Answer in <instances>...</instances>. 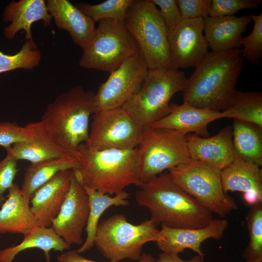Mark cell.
<instances>
[{
	"instance_id": "cell-40",
	"label": "cell",
	"mask_w": 262,
	"mask_h": 262,
	"mask_svg": "<svg viewBox=\"0 0 262 262\" xmlns=\"http://www.w3.org/2000/svg\"><path fill=\"white\" fill-rule=\"evenodd\" d=\"M156 262H204V258L198 255L192 257L191 259L184 260L181 259L179 255L169 254L162 253L159 255Z\"/></svg>"
},
{
	"instance_id": "cell-17",
	"label": "cell",
	"mask_w": 262,
	"mask_h": 262,
	"mask_svg": "<svg viewBox=\"0 0 262 262\" xmlns=\"http://www.w3.org/2000/svg\"><path fill=\"white\" fill-rule=\"evenodd\" d=\"M186 144L191 159L207 163L221 170L237 157L233 146L231 126L225 127L212 137L186 135Z\"/></svg>"
},
{
	"instance_id": "cell-31",
	"label": "cell",
	"mask_w": 262,
	"mask_h": 262,
	"mask_svg": "<svg viewBox=\"0 0 262 262\" xmlns=\"http://www.w3.org/2000/svg\"><path fill=\"white\" fill-rule=\"evenodd\" d=\"M133 0H107L97 4L80 2L75 5L95 22L111 19L124 22Z\"/></svg>"
},
{
	"instance_id": "cell-5",
	"label": "cell",
	"mask_w": 262,
	"mask_h": 262,
	"mask_svg": "<svg viewBox=\"0 0 262 262\" xmlns=\"http://www.w3.org/2000/svg\"><path fill=\"white\" fill-rule=\"evenodd\" d=\"M187 80L178 69H148L139 90L122 108L141 128L150 126L170 113L171 98L183 91Z\"/></svg>"
},
{
	"instance_id": "cell-33",
	"label": "cell",
	"mask_w": 262,
	"mask_h": 262,
	"mask_svg": "<svg viewBox=\"0 0 262 262\" xmlns=\"http://www.w3.org/2000/svg\"><path fill=\"white\" fill-rule=\"evenodd\" d=\"M40 121L31 122L24 126L16 122H0V146L7 149L16 143L26 141L36 137L43 130Z\"/></svg>"
},
{
	"instance_id": "cell-19",
	"label": "cell",
	"mask_w": 262,
	"mask_h": 262,
	"mask_svg": "<svg viewBox=\"0 0 262 262\" xmlns=\"http://www.w3.org/2000/svg\"><path fill=\"white\" fill-rule=\"evenodd\" d=\"M46 4L57 27L67 31L74 43L84 49L95 33L96 22L68 0H48Z\"/></svg>"
},
{
	"instance_id": "cell-28",
	"label": "cell",
	"mask_w": 262,
	"mask_h": 262,
	"mask_svg": "<svg viewBox=\"0 0 262 262\" xmlns=\"http://www.w3.org/2000/svg\"><path fill=\"white\" fill-rule=\"evenodd\" d=\"M232 139L237 157L262 165V128L252 123L234 120Z\"/></svg>"
},
{
	"instance_id": "cell-1",
	"label": "cell",
	"mask_w": 262,
	"mask_h": 262,
	"mask_svg": "<svg viewBox=\"0 0 262 262\" xmlns=\"http://www.w3.org/2000/svg\"><path fill=\"white\" fill-rule=\"evenodd\" d=\"M243 58L241 49L209 52L187 80L183 102L197 108L225 110L236 92Z\"/></svg>"
},
{
	"instance_id": "cell-32",
	"label": "cell",
	"mask_w": 262,
	"mask_h": 262,
	"mask_svg": "<svg viewBox=\"0 0 262 262\" xmlns=\"http://www.w3.org/2000/svg\"><path fill=\"white\" fill-rule=\"evenodd\" d=\"M41 59V52L33 40H26L14 55L0 50V74L16 69H32L39 65Z\"/></svg>"
},
{
	"instance_id": "cell-25",
	"label": "cell",
	"mask_w": 262,
	"mask_h": 262,
	"mask_svg": "<svg viewBox=\"0 0 262 262\" xmlns=\"http://www.w3.org/2000/svg\"><path fill=\"white\" fill-rule=\"evenodd\" d=\"M79 167L78 159L70 154L61 157L31 164L24 173L20 188L22 196L30 200L34 192L60 171Z\"/></svg>"
},
{
	"instance_id": "cell-21",
	"label": "cell",
	"mask_w": 262,
	"mask_h": 262,
	"mask_svg": "<svg viewBox=\"0 0 262 262\" xmlns=\"http://www.w3.org/2000/svg\"><path fill=\"white\" fill-rule=\"evenodd\" d=\"M251 21L250 16L204 17L203 32L209 47L214 51L240 49L242 35Z\"/></svg>"
},
{
	"instance_id": "cell-22",
	"label": "cell",
	"mask_w": 262,
	"mask_h": 262,
	"mask_svg": "<svg viewBox=\"0 0 262 262\" xmlns=\"http://www.w3.org/2000/svg\"><path fill=\"white\" fill-rule=\"evenodd\" d=\"M7 192L0 208V234L24 235L37 226L31 212L30 200L22 196L20 188L16 183Z\"/></svg>"
},
{
	"instance_id": "cell-37",
	"label": "cell",
	"mask_w": 262,
	"mask_h": 262,
	"mask_svg": "<svg viewBox=\"0 0 262 262\" xmlns=\"http://www.w3.org/2000/svg\"><path fill=\"white\" fill-rule=\"evenodd\" d=\"M182 19L209 16L212 0H176Z\"/></svg>"
},
{
	"instance_id": "cell-3",
	"label": "cell",
	"mask_w": 262,
	"mask_h": 262,
	"mask_svg": "<svg viewBox=\"0 0 262 262\" xmlns=\"http://www.w3.org/2000/svg\"><path fill=\"white\" fill-rule=\"evenodd\" d=\"M79 167L72 170L83 186L103 194L116 195L131 185L140 186L136 147L96 150L81 144L73 155Z\"/></svg>"
},
{
	"instance_id": "cell-24",
	"label": "cell",
	"mask_w": 262,
	"mask_h": 262,
	"mask_svg": "<svg viewBox=\"0 0 262 262\" xmlns=\"http://www.w3.org/2000/svg\"><path fill=\"white\" fill-rule=\"evenodd\" d=\"M221 179L224 192L244 193L256 192L262 195V170L259 165L236 157L221 170Z\"/></svg>"
},
{
	"instance_id": "cell-34",
	"label": "cell",
	"mask_w": 262,
	"mask_h": 262,
	"mask_svg": "<svg viewBox=\"0 0 262 262\" xmlns=\"http://www.w3.org/2000/svg\"><path fill=\"white\" fill-rule=\"evenodd\" d=\"M254 22L252 32L242 37L240 44L242 56L254 65H260L262 60V14L249 15Z\"/></svg>"
},
{
	"instance_id": "cell-23",
	"label": "cell",
	"mask_w": 262,
	"mask_h": 262,
	"mask_svg": "<svg viewBox=\"0 0 262 262\" xmlns=\"http://www.w3.org/2000/svg\"><path fill=\"white\" fill-rule=\"evenodd\" d=\"M22 242L16 245L0 249V262H13L20 252L30 248H38L44 252L46 262H50L51 250H69L71 246L59 236L52 228L36 226L24 235Z\"/></svg>"
},
{
	"instance_id": "cell-38",
	"label": "cell",
	"mask_w": 262,
	"mask_h": 262,
	"mask_svg": "<svg viewBox=\"0 0 262 262\" xmlns=\"http://www.w3.org/2000/svg\"><path fill=\"white\" fill-rule=\"evenodd\" d=\"M151 0L160 7V13L169 32L174 30L182 19L176 0Z\"/></svg>"
},
{
	"instance_id": "cell-9",
	"label": "cell",
	"mask_w": 262,
	"mask_h": 262,
	"mask_svg": "<svg viewBox=\"0 0 262 262\" xmlns=\"http://www.w3.org/2000/svg\"><path fill=\"white\" fill-rule=\"evenodd\" d=\"M168 170L179 187L212 213L223 218L238 209L235 199L223 190L221 170L217 167L191 159Z\"/></svg>"
},
{
	"instance_id": "cell-2",
	"label": "cell",
	"mask_w": 262,
	"mask_h": 262,
	"mask_svg": "<svg viewBox=\"0 0 262 262\" xmlns=\"http://www.w3.org/2000/svg\"><path fill=\"white\" fill-rule=\"evenodd\" d=\"M139 187L135 200L139 206L148 209L150 219L156 225L199 229L213 219V213L179 187L169 173L161 174Z\"/></svg>"
},
{
	"instance_id": "cell-41",
	"label": "cell",
	"mask_w": 262,
	"mask_h": 262,
	"mask_svg": "<svg viewBox=\"0 0 262 262\" xmlns=\"http://www.w3.org/2000/svg\"><path fill=\"white\" fill-rule=\"evenodd\" d=\"M138 261V262H156L155 258L151 254L146 252L142 253Z\"/></svg>"
},
{
	"instance_id": "cell-30",
	"label": "cell",
	"mask_w": 262,
	"mask_h": 262,
	"mask_svg": "<svg viewBox=\"0 0 262 262\" xmlns=\"http://www.w3.org/2000/svg\"><path fill=\"white\" fill-rule=\"evenodd\" d=\"M246 220L249 241L242 257L246 262H262V203L252 206Z\"/></svg>"
},
{
	"instance_id": "cell-11",
	"label": "cell",
	"mask_w": 262,
	"mask_h": 262,
	"mask_svg": "<svg viewBox=\"0 0 262 262\" xmlns=\"http://www.w3.org/2000/svg\"><path fill=\"white\" fill-rule=\"evenodd\" d=\"M143 129L122 107L97 111L85 144L96 150L134 148Z\"/></svg>"
},
{
	"instance_id": "cell-12",
	"label": "cell",
	"mask_w": 262,
	"mask_h": 262,
	"mask_svg": "<svg viewBox=\"0 0 262 262\" xmlns=\"http://www.w3.org/2000/svg\"><path fill=\"white\" fill-rule=\"evenodd\" d=\"M148 67L140 51L110 74L94 97V112L121 108L140 89Z\"/></svg>"
},
{
	"instance_id": "cell-16",
	"label": "cell",
	"mask_w": 262,
	"mask_h": 262,
	"mask_svg": "<svg viewBox=\"0 0 262 262\" xmlns=\"http://www.w3.org/2000/svg\"><path fill=\"white\" fill-rule=\"evenodd\" d=\"M71 174L72 170L59 172L33 194L30 207L37 226L51 227L68 191Z\"/></svg>"
},
{
	"instance_id": "cell-14",
	"label": "cell",
	"mask_w": 262,
	"mask_h": 262,
	"mask_svg": "<svg viewBox=\"0 0 262 262\" xmlns=\"http://www.w3.org/2000/svg\"><path fill=\"white\" fill-rule=\"evenodd\" d=\"M203 18L182 19L169 33V43L173 69L196 67L208 53L203 34Z\"/></svg>"
},
{
	"instance_id": "cell-15",
	"label": "cell",
	"mask_w": 262,
	"mask_h": 262,
	"mask_svg": "<svg viewBox=\"0 0 262 262\" xmlns=\"http://www.w3.org/2000/svg\"><path fill=\"white\" fill-rule=\"evenodd\" d=\"M228 227V221L223 218L213 219L207 226L199 229L172 228L162 224L160 231L164 240L156 244L164 253L179 255L190 249L204 258L202 243L208 239L220 240Z\"/></svg>"
},
{
	"instance_id": "cell-26",
	"label": "cell",
	"mask_w": 262,
	"mask_h": 262,
	"mask_svg": "<svg viewBox=\"0 0 262 262\" xmlns=\"http://www.w3.org/2000/svg\"><path fill=\"white\" fill-rule=\"evenodd\" d=\"M6 150L7 155L16 161L26 160L31 164L69 154L50 136L44 126L42 131L34 138L14 144Z\"/></svg>"
},
{
	"instance_id": "cell-35",
	"label": "cell",
	"mask_w": 262,
	"mask_h": 262,
	"mask_svg": "<svg viewBox=\"0 0 262 262\" xmlns=\"http://www.w3.org/2000/svg\"><path fill=\"white\" fill-rule=\"evenodd\" d=\"M261 1V0H212L209 16H232L241 10L258 7Z\"/></svg>"
},
{
	"instance_id": "cell-36",
	"label": "cell",
	"mask_w": 262,
	"mask_h": 262,
	"mask_svg": "<svg viewBox=\"0 0 262 262\" xmlns=\"http://www.w3.org/2000/svg\"><path fill=\"white\" fill-rule=\"evenodd\" d=\"M17 162L7 155L0 160V208L6 199L5 193L14 183L19 170Z\"/></svg>"
},
{
	"instance_id": "cell-27",
	"label": "cell",
	"mask_w": 262,
	"mask_h": 262,
	"mask_svg": "<svg viewBox=\"0 0 262 262\" xmlns=\"http://www.w3.org/2000/svg\"><path fill=\"white\" fill-rule=\"evenodd\" d=\"M88 197L89 213L85 228L86 238L81 246L76 251L82 253L91 249L94 246V239L100 217L103 213L112 206H128L127 200L130 194L125 190L111 196L87 187H84Z\"/></svg>"
},
{
	"instance_id": "cell-7",
	"label": "cell",
	"mask_w": 262,
	"mask_h": 262,
	"mask_svg": "<svg viewBox=\"0 0 262 262\" xmlns=\"http://www.w3.org/2000/svg\"><path fill=\"white\" fill-rule=\"evenodd\" d=\"M156 226L151 219L139 224H132L124 214H115L99 222L94 245L110 261L118 262L126 259L138 260L146 243L164 240Z\"/></svg>"
},
{
	"instance_id": "cell-18",
	"label": "cell",
	"mask_w": 262,
	"mask_h": 262,
	"mask_svg": "<svg viewBox=\"0 0 262 262\" xmlns=\"http://www.w3.org/2000/svg\"><path fill=\"white\" fill-rule=\"evenodd\" d=\"M170 105V113L150 126L174 130L185 135L193 132L205 138L209 136L208 124L224 118L221 111L197 108L185 102L180 105L173 103Z\"/></svg>"
},
{
	"instance_id": "cell-39",
	"label": "cell",
	"mask_w": 262,
	"mask_h": 262,
	"mask_svg": "<svg viewBox=\"0 0 262 262\" xmlns=\"http://www.w3.org/2000/svg\"><path fill=\"white\" fill-rule=\"evenodd\" d=\"M57 260L58 262H98L85 258L76 250L63 252L57 256ZM109 262H114L110 261Z\"/></svg>"
},
{
	"instance_id": "cell-10",
	"label": "cell",
	"mask_w": 262,
	"mask_h": 262,
	"mask_svg": "<svg viewBox=\"0 0 262 262\" xmlns=\"http://www.w3.org/2000/svg\"><path fill=\"white\" fill-rule=\"evenodd\" d=\"M98 22L92 39L83 49L79 65L110 74L140 49L124 22L108 19Z\"/></svg>"
},
{
	"instance_id": "cell-8",
	"label": "cell",
	"mask_w": 262,
	"mask_h": 262,
	"mask_svg": "<svg viewBox=\"0 0 262 262\" xmlns=\"http://www.w3.org/2000/svg\"><path fill=\"white\" fill-rule=\"evenodd\" d=\"M136 148L142 183L191 160L186 135L174 130L150 126L144 128Z\"/></svg>"
},
{
	"instance_id": "cell-6",
	"label": "cell",
	"mask_w": 262,
	"mask_h": 262,
	"mask_svg": "<svg viewBox=\"0 0 262 262\" xmlns=\"http://www.w3.org/2000/svg\"><path fill=\"white\" fill-rule=\"evenodd\" d=\"M124 24L139 47L148 69H172L169 31L151 0H133Z\"/></svg>"
},
{
	"instance_id": "cell-13",
	"label": "cell",
	"mask_w": 262,
	"mask_h": 262,
	"mask_svg": "<svg viewBox=\"0 0 262 262\" xmlns=\"http://www.w3.org/2000/svg\"><path fill=\"white\" fill-rule=\"evenodd\" d=\"M89 213L88 196L83 185L74 176L72 170L69 188L51 227L67 244L82 245V232Z\"/></svg>"
},
{
	"instance_id": "cell-4",
	"label": "cell",
	"mask_w": 262,
	"mask_h": 262,
	"mask_svg": "<svg viewBox=\"0 0 262 262\" xmlns=\"http://www.w3.org/2000/svg\"><path fill=\"white\" fill-rule=\"evenodd\" d=\"M95 94L85 90L81 85L72 87L49 104L41 117L40 121L46 131L72 155L87 140L89 119L94 112Z\"/></svg>"
},
{
	"instance_id": "cell-20",
	"label": "cell",
	"mask_w": 262,
	"mask_h": 262,
	"mask_svg": "<svg viewBox=\"0 0 262 262\" xmlns=\"http://www.w3.org/2000/svg\"><path fill=\"white\" fill-rule=\"evenodd\" d=\"M2 18L5 22H10L3 32L4 37L8 39L13 38L18 31L23 30L26 32L25 41L33 40L31 26L38 20H43L45 27H51L52 17L43 0L12 1L5 7Z\"/></svg>"
},
{
	"instance_id": "cell-29",
	"label": "cell",
	"mask_w": 262,
	"mask_h": 262,
	"mask_svg": "<svg viewBox=\"0 0 262 262\" xmlns=\"http://www.w3.org/2000/svg\"><path fill=\"white\" fill-rule=\"evenodd\" d=\"M221 112L224 118L254 124L262 128V93L236 91L229 105Z\"/></svg>"
}]
</instances>
